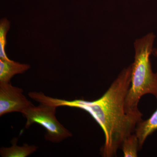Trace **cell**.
Returning a JSON list of instances; mask_svg holds the SVG:
<instances>
[{"instance_id":"1","label":"cell","mask_w":157,"mask_h":157,"mask_svg":"<svg viewBox=\"0 0 157 157\" xmlns=\"http://www.w3.org/2000/svg\"><path fill=\"white\" fill-rule=\"evenodd\" d=\"M132 66L124 68L104 95L92 101L82 99L69 101L51 98L37 92L34 100L40 104L56 107L79 108L88 113L101 127L105 136L101 148L104 157L116 156L124 140L135 132L142 116L126 112L125 101L132 78Z\"/></svg>"},{"instance_id":"2","label":"cell","mask_w":157,"mask_h":157,"mask_svg":"<svg viewBox=\"0 0 157 157\" xmlns=\"http://www.w3.org/2000/svg\"><path fill=\"white\" fill-rule=\"evenodd\" d=\"M155 37L153 33H149L134 42L135 60L124 104L126 112L129 114L143 115L138 108L140 98L147 94L157 95V73L153 72L150 61Z\"/></svg>"},{"instance_id":"3","label":"cell","mask_w":157,"mask_h":157,"mask_svg":"<svg viewBox=\"0 0 157 157\" xmlns=\"http://www.w3.org/2000/svg\"><path fill=\"white\" fill-rule=\"evenodd\" d=\"M56 108L42 104L29 107L22 113L26 119L25 128H28L33 124H39L46 130L45 139L53 143H59L71 137L72 133L57 119Z\"/></svg>"},{"instance_id":"4","label":"cell","mask_w":157,"mask_h":157,"mask_svg":"<svg viewBox=\"0 0 157 157\" xmlns=\"http://www.w3.org/2000/svg\"><path fill=\"white\" fill-rule=\"evenodd\" d=\"M34 105L23 94L21 88L13 86L10 82L0 83V116L10 113H22Z\"/></svg>"},{"instance_id":"5","label":"cell","mask_w":157,"mask_h":157,"mask_svg":"<svg viewBox=\"0 0 157 157\" xmlns=\"http://www.w3.org/2000/svg\"><path fill=\"white\" fill-rule=\"evenodd\" d=\"M30 68V66L10 59H0V83L10 82L16 74H21Z\"/></svg>"},{"instance_id":"6","label":"cell","mask_w":157,"mask_h":157,"mask_svg":"<svg viewBox=\"0 0 157 157\" xmlns=\"http://www.w3.org/2000/svg\"><path fill=\"white\" fill-rule=\"evenodd\" d=\"M156 98L157 99V95ZM157 130V109L148 119L140 121L137 124L135 133L139 140L140 149L142 148L147 137Z\"/></svg>"},{"instance_id":"7","label":"cell","mask_w":157,"mask_h":157,"mask_svg":"<svg viewBox=\"0 0 157 157\" xmlns=\"http://www.w3.org/2000/svg\"><path fill=\"white\" fill-rule=\"evenodd\" d=\"M18 139L12 140V145L10 147H1L0 154L2 157H26L36 151L38 147L34 145L25 144L22 146L17 145Z\"/></svg>"},{"instance_id":"8","label":"cell","mask_w":157,"mask_h":157,"mask_svg":"<svg viewBox=\"0 0 157 157\" xmlns=\"http://www.w3.org/2000/svg\"><path fill=\"white\" fill-rule=\"evenodd\" d=\"M121 148L122 150L125 157H137L140 150L139 140L136 134H132L124 140Z\"/></svg>"},{"instance_id":"9","label":"cell","mask_w":157,"mask_h":157,"mask_svg":"<svg viewBox=\"0 0 157 157\" xmlns=\"http://www.w3.org/2000/svg\"><path fill=\"white\" fill-rule=\"evenodd\" d=\"M10 27V23L7 18L1 19L0 22V59H9L6 55V47L7 44L6 35Z\"/></svg>"},{"instance_id":"10","label":"cell","mask_w":157,"mask_h":157,"mask_svg":"<svg viewBox=\"0 0 157 157\" xmlns=\"http://www.w3.org/2000/svg\"><path fill=\"white\" fill-rule=\"evenodd\" d=\"M153 53L155 56L157 57V49L156 48H154L153 51Z\"/></svg>"}]
</instances>
